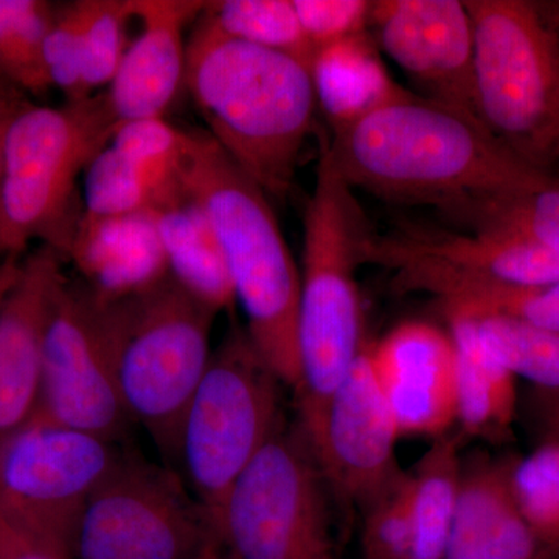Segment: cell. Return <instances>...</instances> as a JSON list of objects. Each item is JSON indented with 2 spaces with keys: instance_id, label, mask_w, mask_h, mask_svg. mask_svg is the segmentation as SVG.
<instances>
[{
  "instance_id": "1",
  "label": "cell",
  "mask_w": 559,
  "mask_h": 559,
  "mask_svg": "<svg viewBox=\"0 0 559 559\" xmlns=\"http://www.w3.org/2000/svg\"><path fill=\"white\" fill-rule=\"evenodd\" d=\"M352 189L443 212L550 178L514 156L479 120L407 92L326 143Z\"/></svg>"
},
{
  "instance_id": "2",
  "label": "cell",
  "mask_w": 559,
  "mask_h": 559,
  "mask_svg": "<svg viewBox=\"0 0 559 559\" xmlns=\"http://www.w3.org/2000/svg\"><path fill=\"white\" fill-rule=\"evenodd\" d=\"M183 86L210 138L270 198L285 200L314 131L310 66L227 38L201 14L187 43Z\"/></svg>"
},
{
  "instance_id": "3",
  "label": "cell",
  "mask_w": 559,
  "mask_h": 559,
  "mask_svg": "<svg viewBox=\"0 0 559 559\" xmlns=\"http://www.w3.org/2000/svg\"><path fill=\"white\" fill-rule=\"evenodd\" d=\"M179 176L207 210L226 257L235 304L260 358L285 388L300 385V270L280 229L270 194L207 131H186Z\"/></svg>"
},
{
  "instance_id": "4",
  "label": "cell",
  "mask_w": 559,
  "mask_h": 559,
  "mask_svg": "<svg viewBox=\"0 0 559 559\" xmlns=\"http://www.w3.org/2000/svg\"><path fill=\"white\" fill-rule=\"evenodd\" d=\"M373 234L355 189L320 150L314 189L304 215L300 267V385L297 423L318 447L334 392L362 352V304L356 272Z\"/></svg>"
},
{
  "instance_id": "5",
  "label": "cell",
  "mask_w": 559,
  "mask_h": 559,
  "mask_svg": "<svg viewBox=\"0 0 559 559\" xmlns=\"http://www.w3.org/2000/svg\"><path fill=\"white\" fill-rule=\"evenodd\" d=\"M119 124L106 94L60 108L24 100L13 110L3 138L0 259L24 257L40 241L66 260L83 215L79 179Z\"/></svg>"
},
{
  "instance_id": "6",
  "label": "cell",
  "mask_w": 559,
  "mask_h": 559,
  "mask_svg": "<svg viewBox=\"0 0 559 559\" xmlns=\"http://www.w3.org/2000/svg\"><path fill=\"white\" fill-rule=\"evenodd\" d=\"M474 28L480 123L522 162L559 165V47L536 0H463Z\"/></svg>"
},
{
  "instance_id": "7",
  "label": "cell",
  "mask_w": 559,
  "mask_h": 559,
  "mask_svg": "<svg viewBox=\"0 0 559 559\" xmlns=\"http://www.w3.org/2000/svg\"><path fill=\"white\" fill-rule=\"evenodd\" d=\"M121 403L164 454L176 460L180 426L212 358L218 312L171 277L109 304Z\"/></svg>"
},
{
  "instance_id": "8",
  "label": "cell",
  "mask_w": 559,
  "mask_h": 559,
  "mask_svg": "<svg viewBox=\"0 0 559 559\" xmlns=\"http://www.w3.org/2000/svg\"><path fill=\"white\" fill-rule=\"evenodd\" d=\"M282 388L246 330L231 326L191 396L176 455L212 528L235 481L285 423Z\"/></svg>"
},
{
  "instance_id": "9",
  "label": "cell",
  "mask_w": 559,
  "mask_h": 559,
  "mask_svg": "<svg viewBox=\"0 0 559 559\" xmlns=\"http://www.w3.org/2000/svg\"><path fill=\"white\" fill-rule=\"evenodd\" d=\"M331 502L307 433L283 423L213 522L216 559H337Z\"/></svg>"
},
{
  "instance_id": "10",
  "label": "cell",
  "mask_w": 559,
  "mask_h": 559,
  "mask_svg": "<svg viewBox=\"0 0 559 559\" xmlns=\"http://www.w3.org/2000/svg\"><path fill=\"white\" fill-rule=\"evenodd\" d=\"M73 559H216L207 510L178 471L121 452L87 499Z\"/></svg>"
},
{
  "instance_id": "11",
  "label": "cell",
  "mask_w": 559,
  "mask_h": 559,
  "mask_svg": "<svg viewBox=\"0 0 559 559\" xmlns=\"http://www.w3.org/2000/svg\"><path fill=\"white\" fill-rule=\"evenodd\" d=\"M33 417L112 443L131 423L117 385L109 304L81 280L66 278L51 308Z\"/></svg>"
},
{
  "instance_id": "12",
  "label": "cell",
  "mask_w": 559,
  "mask_h": 559,
  "mask_svg": "<svg viewBox=\"0 0 559 559\" xmlns=\"http://www.w3.org/2000/svg\"><path fill=\"white\" fill-rule=\"evenodd\" d=\"M119 454L112 441L32 417L0 440V516L72 551L84 506Z\"/></svg>"
},
{
  "instance_id": "13",
  "label": "cell",
  "mask_w": 559,
  "mask_h": 559,
  "mask_svg": "<svg viewBox=\"0 0 559 559\" xmlns=\"http://www.w3.org/2000/svg\"><path fill=\"white\" fill-rule=\"evenodd\" d=\"M366 264L393 272L401 293H428L454 285L540 286L559 282V257L503 235L403 230L366 245Z\"/></svg>"
},
{
  "instance_id": "14",
  "label": "cell",
  "mask_w": 559,
  "mask_h": 559,
  "mask_svg": "<svg viewBox=\"0 0 559 559\" xmlns=\"http://www.w3.org/2000/svg\"><path fill=\"white\" fill-rule=\"evenodd\" d=\"M399 428L369 358V344L334 392L316 457L342 509L367 510L403 476L396 463Z\"/></svg>"
},
{
  "instance_id": "15",
  "label": "cell",
  "mask_w": 559,
  "mask_h": 559,
  "mask_svg": "<svg viewBox=\"0 0 559 559\" xmlns=\"http://www.w3.org/2000/svg\"><path fill=\"white\" fill-rule=\"evenodd\" d=\"M370 24L382 50L426 98L477 119L474 28L465 2L381 0L371 7Z\"/></svg>"
},
{
  "instance_id": "16",
  "label": "cell",
  "mask_w": 559,
  "mask_h": 559,
  "mask_svg": "<svg viewBox=\"0 0 559 559\" xmlns=\"http://www.w3.org/2000/svg\"><path fill=\"white\" fill-rule=\"evenodd\" d=\"M371 370L400 437L447 436L457 421V358L450 331L411 320L369 344Z\"/></svg>"
},
{
  "instance_id": "17",
  "label": "cell",
  "mask_w": 559,
  "mask_h": 559,
  "mask_svg": "<svg viewBox=\"0 0 559 559\" xmlns=\"http://www.w3.org/2000/svg\"><path fill=\"white\" fill-rule=\"evenodd\" d=\"M64 259L40 246L22 260L20 278L0 304V440L20 429L38 406L44 341Z\"/></svg>"
},
{
  "instance_id": "18",
  "label": "cell",
  "mask_w": 559,
  "mask_h": 559,
  "mask_svg": "<svg viewBox=\"0 0 559 559\" xmlns=\"http://www.w3.org/2000/svg\"><path fill=\"white\" fill-rule=\"evenodd\" d=\"M205 5L197 0H131L140 32L128 44L106 92L120 123L164 119L186 79L183 31Z\"/></svg>"
},
{
  "instance_id": "19",
  "label": "cell",
  "mask_w": 559,
  "mask_h": 559,
  "mask_svg": "<svg viewBox=\"0 0 559 559\" xmlns=\"http://www.w3.org/2000/svg\"><path fill=\"white\" fill-rule=\"evenodd\" d=\"M66 260L105 304L139 296L170 277L151 210L109 218L83 212Z\"/></svg>"
},
{
  "instance_id": "20",
  "label": "cell",
  "mask_w": 559,
  "mask_h": 559,
  "mask_svg": "<svg viewBox=\"0 0 559 559\" xmlns=\"http://www.w3.org/2000/svg\"><path fill=\"white\" fill-rule=\"evenodd\" d=\"M536 550L511 489V468L485 459L462 463L444 559H533Z\"/></svg>"
},
{
  "instance_id": "21",
  "label": "cell",
  "mask_w": 559,
  "mask_h": 559,
  "mask_svg": "<svg viewBox=\"0 0 559 559\" xmlns=\"http://www.w3.org/2000/svg\"><path fill=\"white\" fill-rule=\"evenodd\" d=\"M170 277L215 312L235 307L226 257L207 210L178 176L151 205Z\"/></svg>"
},
{
  "instance_id": "22",
  "label": "cell",
  "mask_w": 559,
  "mask_h": 559,
  "mask_svg": "<svg viewBox=\"0 0 559 559\" xmlns=\"http://www.w3.org/2000/svg\"><path fill=\"white\" fill-rule=\"evenodd\" d=\"M311 79L331 132L344 130L407 92L390 76L369 33L316 51Z\"/></svg>"
},
{
  "instance_id": "23",
  "label": "cell",
  "mask_w": 559,
  "mask_h": 559,
  "mask_svg": "<svg viewBox=\"0 0 559 559\" xmlns=\"http://www.w3.org/2000/svg\"><path fill=\"white\" fill-rule=\"evenodd\" d=\"M443 314L457 358V423L469 436H499L516 407L514 377L489 355L469 316Z\"/></svg>"
},
{
  "instance_id": "24",
  "label": "cell",
  "mask_w": 559,
  "mask_h": 559,
  "mask_svg": "<svg viewBox=\"0 0 559 559\" xmlns=\"http://www.w3.org/2000/svg\"><path fill=\"white\" fill-rule=\"evenodd\" d=\"M462 460L454 437H439L417 465L406 471L407 500L417 559H444L457 509Z\"/></svg>"
},
{
  "instance_id": "25",
  "label": "cell",
  "mask_w": 559,
  "mask_h": 559,
  "mask_svg": "<svg viewBox=\"0 0 559 559\" xmlns=\"http://www.w3.org/2000/svg\"><path fill=\"white\" fill-rule=\"evenodd\" d=\"M474 231L520 238L559 257V178L503 191L447 210Z\"/></svg>"
},
{
  "instance_id": "26",
  "label": "cell",
  "mask_w": 559,
  "mask_h": 559,
  "mask_svg": "<svg viewBox=\"0 0 559 559\" xmlns=\"http://www.w3.org/2000/svg\"><path fill=\"white\" fill-rule=\"evenodd\" d=\"M57 7L43 0H0V76L21 94L51 87L44 46Z\"/></svg>"
},
{
  "instance_id": "27",
  "label": "cell",
  "mask_w": 559,
  "mask_h": 559,
  "mask_svg": "<svg viewBox=\"0 0 559 559\" xmlns=\"http://www.w3.org/2000/svg\"><path fill=\"white\" fill-rule=\"evenodd\" d=\"M202 16L227 38L283 51L311 68L314 49L301 31L293 0L207 2Z\"/></svg>"
},
{
  "instance_id": "28",
  "label": "cell",
  "mask_w": 559,
  "mask_h": 559,
  "mask_svg": "<svg viewBox=\"0 0 559 559\" xmlns=\"http://www.w3.org/2000/svg\"><path fill=\"white\" fill-rule=\"evenodd\" d=\"M462 314L473 319L484 347L514 378H524L540 389H559L558 333L507 316Z\"/></svg>"
},
{
  "instance_id": "29",
  "label": "cell",
  "mask_w": 559,
  "mask_h": 559,
  "mask_svg": "<svg viewBox=\"0 0 559 559\" xmlns=\"http://www.w3.org/2000/svg\"><path fill=\"white\" fill-rule=\"evenodd\" d=\"M443 311L499 314L559 334V282L540 286L454 285L433 294Z\"/></svg>"
},
{
  "instance_id": "30",
  "label": "cell",
  "mask_w": 559,
  "mask_h": 559,
  "mask_svg": "<svg viewBox=\"0 0 559 559\" xmlns=\"http://www.w3.org/2000/svg\"><path fill=\"white\" fill-rule=\"evenodd\" d=\"M87 94L110 84L127 50L131 0H76Z\"/></svg>"
},
{
  "instance_id": "31",
  "label": "cell",
  "mask_w": 559,
  "mask_h": 559,
  "mask_svg": "<svg viewBox=\"0 0 559 559\" xmlns=\"http://www.w3.org/2000/svg\"><path fill=\"white\" fill-rule=\"evenodd\" d=\"M83 180V212L97 218L150 210L156 200V187L146 171L117 153L110 143L91 162Z\"/></svg>"
},
{
  "instance_id": "32",
  "label": "cell",
  "mask_w": 559,
  "mask_h": 559,
  "mask_svg": "<svg viewBox=\"0 0 559 559\" xmlns=\"http://www.w3.org/2000/svg\"><path fill=\"white\" fill-rule=\"evenodd\" d=\"M518 509L538 543L559 546V443H547L511 468Z\"/></svg>"
},
{
  "instance_id": "33",
  "label": "cell",
  "mask_w": 559,
  "mask_h": 559,
  "mask_svg": "<svg viewBox=\"0 0 559 559\" xmlns=\"http://www.w3.org/2000/svg\"><path fill=\"white\" fill-rule=\"evenodd\" d=\"M183 138L186 130L164 119H140L120 123L110 146L145 170L159 194L178 176Z\"/></svg>"
},
{
  "instance_id": "34",
  "label": "cell",
  "mask_w": 559,
  "mask_h": 559,
  "mask_svg": "<svg viewBox=\"0 0 559 559\" xmlns=\"http://www.w3.org/2000/svg\"><path fill=\"white\" fill-rule=\"evenodd\" d=\"M362 513L364 558L417 559V543L407 500L406 471Z\"/></svg>"
},
{
  "instance_id": "35",
  "label": "cell",
  "mask_w": 559,
  "mask_h": 559,
  "mask_svg": "<svg viewBox=\"0 0 559 559\" xmlns=\"http://www.w3.org/2000/svg\"><path fill=\"white\" fill-rule=\"evenodd\" d=\"M44 61L51 87L60 90L66 102L75 103L91 97L83 81L80 21L75 2L57 9L44 46Z\"/></svg>"
},
{
  "instance_id": "36",
  "label": "cell",
  "mask_w": 559,
  "mask_h": 559,
  "mask_svg": "<svg viewBox=\"0 0 559 559\" xmlns=\"http://www.w3.org/2000/svg\"><path fill=\"white\" fill-rule=\"evenodd\" d=\"M308 43L316 51L367 32L373 2L367 0H293Z\"/></svg>"
},
{
  "instance_id": "37",
  "label": "cell",
  "mask_w": 559,
  "mask_h": 559,
  "mask_svg": "<svg viewBox=\"0 0 559 559\" xmlns=\"http://www.w3.org/2000/svg\"><path fill=\"white\" fill-rule=\"evenodd\" d=\"M0 559H73L72 551L0 516Z\"/></svg>"
},
{
  "instance_id": "38",
  "label": "cell",
  "mask_w": 559,
  "mask_h": 559,
  "mask_svg": "<svg viewBox=\"0 0 559 559\" xmlns=\"http://www.w3.org/2000/svg\"><path fill=\"white\" fill-rule=\"evenodd\" d=\"M24 257H7V259H0V304H2L7 294L10 293L14 283L20 278Z\"/></svg>"
},
{
  "instance_id": "39",
  "label": "cell",
  "mask_w": 559,
  "mask_h": 559,
  "mask_svg": "<svg viewBox=\"0 0 559 559\" xmlns=\"http://www.w3.org/2000/svg\"><path fill=\"white\" fill-rule=\"evenodd\" d=\"M538 3L544 17L549 21L551 28L557 33L559 47V0H540Z\"/></svg>"
},
{
  "instance_id": "40",
  "label": "cell",
  "mask_w": 559,
  "mask_h": 559,
  "mask_svg": "<svg viewBox=\"0 0 559 559\" xmlns=\"http://www.w3.org/2000/svg\"><path fill=\"white\" fill-rule=\"evenodd\" d=\"M24 100L20 91L10 86L5 80L0 76V109L9 108L11 105H16L17 102Z\"/></svg>"
},
{
  "instance_id": "41",
  "label": "cell",
  "mask_w": 559,
  "mask_h": 559,
  "mask_svg": "<svg viewBox=\"0 0 559 559\" xmlns=\"http://www.w3.org/2000/svg\"><path fill=\"white\" fill-rule=\"evenodd\" d=\"M21 102H17L16 105H11L9 108L0 109V182H2V171H3V138H5L7 124H9V120L13 110L21 105Z\"/></svg>"
},
{
  "instance_id": "42",
  "label": "cell",
  "mask_w": 559,
  "mask_h": 559,
  "mask_svg": "<svg viewBox=\"0 0 559 559\" xmlns=\"http://www.w3.org/2000/svg\"><path fill=\"white\" fill-rule=\"evenodd\" d=\"M555 392H558V393H559V389L555 390ZM557 406H558V409H557V417H559V395H558ZM557 421L559 423V418H557Z\"/></svg>"
}]
</instances>
